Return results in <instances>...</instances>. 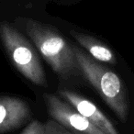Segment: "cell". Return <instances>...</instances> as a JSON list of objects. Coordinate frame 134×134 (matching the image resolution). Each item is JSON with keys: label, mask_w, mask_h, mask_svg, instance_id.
<instances>
[{"label": "cell", "mask_w": 134, "mask_h": 134, "mask_svg": "<svg viewBox=\"0 0 134 134\" xmlns=\"http://www.w3.org/2000/svg\"><path fill=\"white\" fill-rule=\"evenodd\" d=\"M73 47L79 70L85 78L95 88L119 120L125 123L128 119L130 109L127 86L113 71L99 64L79 47Z\"/></svg>", "instance_id": "cell-1"}, {"label": "cell", "mask_w": 134, "mask_h": 134, "mask_svg": "<svg viewBox=\"0 0 134 134\" xmlns=\"http://www.w3.org/2000/svg\"><path fill=\"white\" fill-rule=\"evenodd\" d=\"M26 33L54 72L68 79L80 72L74 47L52 27L32 19H22Z\"/></svg>", "instance_id": "cell-2"}, {"label": "cell", "mask_w": 134, "mask_h": 134, "mask_svg": "<svg viewBox=\"0 0 134 134\" xmlns=\"http://www.w3.org/2000/svg\"><path fill=\"white\" fill-rule=\"evenodd\" d=\"M0 38L19 73L34 85L46 86V75L39 55L30 41L8 22L0 23Z\"/></svg>", "instance_id": "cell-3"}, {"label": "cell", "mask_w": 134, "mask_h": 134, "mask_svg": "<svg viewBox=\"0 0 134 134\" xmlns=\"http://www.w3.org/2000/svg\"><path fill=\"white\" fill-rule=\"evenodd\" d=\"M44 99L49 114L75 134H105L76 109L63 102L58 97L47 94L44 96Z\"/></svg>", "instance_id": "cell-4"}, {"label": "cell", "mask_w": 134, "mask_h": 134, "mask_svg": "<svg viewBox=\"0 0 134 134\" xmlns=\"http://www.w3.org/2000/svg\"><path fill=\"white\" fill-rule=\"evenodd\" d=\"M59 94L75 109L86 118L92 124L102 130L105 134H119L111 121L91 101L68 89L59 90Z\"/></svg>", "instance_id": "cell-5"}, {"label": "cell", "mask_w": 134, "mask_h": 134, "mask_svg": "<svg viewBox=\"0 0 134 134\" xmlns=\"http://www.w3.org/2000/svg\"><path fill=\"white\" fill-rule=\"evenodd\" d=\"M30 115L29 105L14 97H0V132L19 127Z\"/></svg>", "instance_id": "cell-6"}, {"label": "cell", "mask_w": 134, "mask_h": 134, "mask_svg": "<svg viewBox=\"0 0 134 134\" xmlns=\"http://www.w3.org/2000/svg\"><path fill=\"white\" fill-rule=\"evenodd\" d=\"M70 33L83 48L87 51L88 53H90V56L96 61L116 64L117 60L114 52H112L111 49H109L100 41L87 34L75 30H71Z\"/></svg>", "instance_id": "cell-7"}, {"label": "cell", "mask_w": 134, "mask_h": 134, "mask_svg": "<svg viewBox=\"0 0 134 134\" xmlns=\"http://www.w3.org/2000/svg\"><path fill=\"white\" fill-rule=\"evenodd\" d=\"M44 134H75L68 129L60 124L55 119L48 120L44 125Z\"/></svg>", "instance_id": "cell-8"}, {"label": "cell", "mask_w": 134, "mask_h": 134, "mask_svg": "<svg viewBox=\"0 0 134 134\" xmlns=\"http://www.w3.org/2000/svg\"><path fill=\"white\" fill-rule=\"evenodd\" d=\"M20 134H44V125L40 120H33Z\"/></svg>", "instance_id": "cell-9"}]
</instances>
